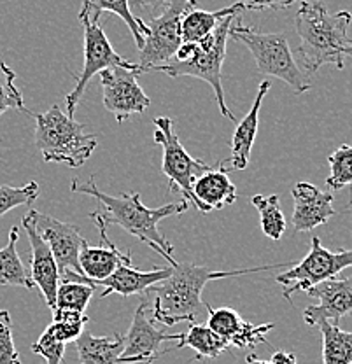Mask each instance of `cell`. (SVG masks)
I'll list each match as a JSON object with an SVG mask.
<instances>
[{
	"instance_id": "41",
	"label": "cell",
	"mask_w": 352,
	"mask_h": 364,
	"mask_svg": "<svg viewBox=\"0 0 352 364\" xmlns=\"http://www.w3.org/2000/svg\"><path fill=\"white\" fill-rule=\"evenodd\" d=\"M351 212H352V210H351Z\"/></svg>"
},
{
	"instance_id": "23",
	"label": "cell",
	"mask_w": 352,
	"mask_h": 364,
	"mask_svg": "<svg viewBox=\"0 0 352 364\" xmlns=\"http://www.w3.org/2000/svg\"><path fill=\"white\" fill-rule=\"evenodd\" d=\"M75 348L81 364H117L123 350V336L119 333L112 336H93L90 331L75 340Z\"/></svg>"
},
{
	"instance_id": "1",
	"label": "cell",
	"mask_w": 352,
	"mask_h": 364,
	"mask_svg": "<svg viewBox=\"0 0 352 364\" xmlns=\"http://www.w3.org/2000/svg\"><path fill=\"white\" fill-rule=\"evenodd\" d=\"M70 191L79 193V195H88L98 202V210L95 212L100 215L102 221L107 226H119L135 238L142 240L144 244L149 245L154 252L160 254L170 263V267H176L177 261L174 257V245L170 244L161 233L160 225L161 219L170 218V215L184 214L188 210L189 202L181 200V202L166 203L164 207L149 208L142 203L141 193H132V195H107L97 188V182L92 176L88 181L82 182L74 177L70 182Z\"/></svg>"
},
{
	"instance_id": "36",
	"label": "cell",
	"mask_w": 352,
	"mask_h": 364,
	"mask_svg": "<svg viewBox=\"0 0 352 364\" xmlns=\"http://www.w3.org/2000/svg\"><path fill=\"white\" fill-rule=\"evenodd\" d=\"M130 4L135 9L149 14L151 18H156L172 4V0H130Z\"/></svg>"
},
{
	"instance_id": "18",
	"label": "cell",
	"mask_w": 352,
	"mask_h": 364,
	"mask_svg": "<svg viewBox=\"0 0 352 364\" xmlns=\"http://www.w3.org/2000/svg\"><path fill=\"white\" fill-rule=\"evenodd\" d=\"M26 237L30 240V247H32V261H30V279H32L33 286H37L43 293V298L46 299L48 306L55 309V298L56 289L60 284V270L56 264L55 257H53L51 249L48 247L46 242L39 237V233L33 228V221L30 212L23 215L21 219Z\"/></svg>"
},
{
	"instance_id": "29",
	"label": "cell",
	"mask_w": 352,
	"mask_h": 364,
	"mask_svg": "<svg viewBox=\"0 0 352 364\" xmlns=\"http://www.w3.org/2000/svg\"><path fill=\"white\" fill-rule=\"evenodd\" d=\"M93 294L95 287L90 286V284L75 282V280H60L58 289H56L55 309L85 314Z\"/></svg>"
},
{
	"instance_id": "9",
	"label": "cell",
	"mask_w": 352,
	"mask_h": 364,
	"mask_svg": "<svg viewBox=\"0 0 352 364\" xmlns=\"http://www.w3.org/2000/svg\"><path fill=\"white\" fill-rule=\"evenodd\" d=\"M346 268H352V250H329L321 244L319 237H312L310 252L300 263H294L293 268L277 275V282L286 286L282 296L291 301V296L294 293H305L312 286L335 279Z\"/></svg>"
},
{
	"instance_id": "33",
	"label": "cell",
	"mask_w": 352,
	"mask_h": 364,
	"mask_svg": "<svg viewBox=\"0 0 352 364\" xmlns=\"http://www.w3.org/2000/svg\"><path fill=\"white\" fill-rule=\"evenodd\" d=\"M0 364H21L20 354L14 347L13 322L7 310H0Z\"/></svg>"
},
{
	"instance_id": "15",
	"label": "cell",
	"mask_w": 352,
	"mask_h": 364,
	"mask_svg": "<svg viewBox=\"0 0 352 364\" xmlns=\"http://www.w3.org/2000/svg\"><path fill=\"white\" fill-rule=\"evenodd\" d=\"M305 293L319 299V305L306 306L304 310V321L306 326L316 328L323 321L338 326L343 317L352 314V277L324 280V282L306 289Z\"/></svg>"
},
{
	"instance_id": "19",
	"label": "cell",
	"mask_w": 352,
	"mask_h": 364,
	"mask_svg": "<svg viewBox=\"0 0 352 364\" xmlns=\"http://www.w3.org/2000/svg\"><path fill=\"white\" fill-rule=\"evenodd\" d=\"M293 228L297 233L312 231L314 228L326 225L335 215L331 193L321 191L310 182H298L293 189Z\"/></svg>"
},
{
	"instance_id": "21",
	"label": "cell",
	"mask_w": 352,
	"mask_h": 364,
	"mask_svg": "<svg viewBox=\"0 0 352 364\" xmlns=\"http://www.w3.org/2000/svg\"><path fill=\"white\" fill-rule=\"evenodd\" d=\"M193 195L198 202V210L207 212L232 205L237 200V189L230 181L228 172L219 163L218 168H209L193 182Z\"/></svg>"
},
{
	"instance_id": "24",
	"label": "cell",
	"mask_w": 352,
	"mask_h": 364,
	"mask_svg": "<svg viewBox=\"0 0 352 364\" xmlns=\"http://www.w3.org/2000/svg\"><path fill=\"white\" fill-rule=\"evenodd\" d=\"M20 238V230L16 226L11 228L9 240L6 247L0 249V286H14L32 289L33 282L30 279V273L26 272L23 261L18 254L16 245Z\"/></svg>"
},
{
	"instance_id": "14",
	"label": "cell",
	"mask_w": 352,
	"mask_h": 364,
	"mask_svg": "<svg viewBox=\"0 0 352 364\" xmlns=\"http://www.w3.org/2000/svg\"><path fill=\"white\" fill-rule=\"evenodd\" d=\"M172 273V267H160L154 268L151 272H141L137 268L132 267V259L121 264L117 270L109 275L104 280H88L86 277L79 275V273L65 270L60 273V280H75V282H85L97 289V286L102 287L100 298H107L109 294H121V296H132L139 293H146L149 287L156 286V284L164 282L169 279Z\"/></svg>"
},
{
	"instance_id": "38",
	"label": "cell",
	"mask_w": 352,
	"mask_h": 364,
	"mask_svg": "<svg viewBox=\"0 0 352 364\" xmlns=\"http://www.w3.org/2000/svg\"><path fill=\"white\" fill-rule=\"evenodd\" d=\"M245 363H247V364H272V361H265V359L258 358L255 352L247 354V358H245Z\"/></svg>"
},
{
	"instance_id": "3",
	"label": "cell",
	"mask_w": 352,
	"mask_h": 364,
	"mask_svg": "<svg viewBox=\"0 0 352 364\" xmlns=\"http://www.w3.org/2000/svg\"><path fill=\"white\" fill-rule=\"evenodd\" d=\"M352 21L349 11L328 13L323 2H306L304 0L294 16V28L300 37L302 65L306 74H316L323 65H335L342 70L343 48L349 44L347 28Z\"/></svg>"
},
{
	"instance_id": "10",
	"label": "cell",
	"mask_w": 352,
	"mask_h": 364,
	"mask_svg": "<svg viewBox=\"0 0 352 364\" xmlns=\"http://www.w3.org/2000/svg\"><path fill=\"white\" fill-rule=\"evenodd\" d=\"M154 142L161 146L164 149V161H161V172L170 182V191L177 189L184 195L186 202H191L198 208L195 195H193V182L198 176L210 168L209 165L202 161V159L193 158L191 154L184 149L181 144L179 136L174 132L172 119L166 116L154 117Z\"/></svg>"
},
{
	"instance_id": "34",
	"label": "cell",
	"mask_w": 352,
	"mask_h": 364,
	"mask_svg": "<svg viewBox=\"0 0 352 364\" xmlns=\"http://www.w3.org/2000/svg\"><path fill=\"white\" fill-rule=\"evenodd\" d=\"M65 347L67 345L56 340L46 328L43 335L39 336V340L32 345V352L43 355L48 364H62L63 355H65Z\"/></svg>"
},
{
	"instance_id": "6",
	"label": "cell",
	"mask_w": 352,
	"mask_h": 364,
	"mask_svg": "<svg viewBox=\"0 0 352 364\" xmlns=\"http://www.w3.org/2000/svg\"><path fill=\"white\" fill-rule=\"evenodd\" d=\"M228 37L242 43L251 51L260 74L281 79L297 95L310 90L309 75L298 67L284 33H263L242 23L235 25L233 21Z\"/></svg>"
},
{
	"instance_id": "31",
	"label": "cell",
	"mask_w": 352,
	"mask_h": 364,
	"mask_svg": "<svg viewBox=\"0 0 352 364\" xmlns=\"http://www.w3.org/2000/svg\"><path fill=\"white\" fill-rule=\"evenodd\" d=\"M14 79H16V72L4 62H0V116L9 109L32 114L25 107L23 93L16 88Z\"/></svg>"
},
{
	"instance_id": "16",
	"label": "cell",
	"mask_w": 352,
	"mask_h": 364,
	"mask_svg": "<svg viewBox=\"0 0 352 364\" xmlns=\"http://www.w3.org/2000/svg\"><path fill=\"white\" fill-rule=\"evenodd\" d=\"M90 219H93L95 226H97L98 233H100V245L93 247L88 242H85L79 252V268H81V275L86 277L88 280H104L109 275H112L117 268L123 263L132 259V252L127 250H119L114 244H111L107 238V225L97 215L95 212L90 214Z\"/></svg>"
},
{
	"instance_id": "30",
	"label": "cell",
	"mask_w": 352,
	"mask_h": 364,
	"mask_svg": "<svg viewBox=\"0 0 352 364\" xmlns=\"http://www.w3.org/2000/svg\"><path fill=\"white\" fill-rule=\"evenodd\" d=\"M331 173L326 179L328 189L338 191L342 188H352V146L342 144L328 158Z\"/></svg>"
},
{
	"instance_id": "13",
	"label": "cell",
	"mask_w": 352,
	"mask_h": 364,
	"mask_svg": "<svg viewBox=\"0 0 352 364\" xmlns=\"http://www.w3.org/2000/svg\"><path fill=\"white\" fill-rule=\"evenodd\" d=\"M30 215H32L33 228L39 233V237L51 249L60 273L72 270L81 275L79 252H81V247L86 242V238L81 237L79 228L69 225V223L58 221V219L51 218L48 214H41L37 210H30Z\"/></svg>"
},
{
	"instance_id": "27",
	"label": "cell",
	"mask_w": 352,
	"mask_h": 364,
	"mask_svg": "<svg viewBox=\"0 0 352 364\" xmlns=\"http://www.w3.org/2000/svg\"><path fill=\"white\" fill-rule=\"evenodd\" d=\"M316 328L323 335V364H351L352 333L328 321L319 322Z\"/></svg>"
},
{
	"instance_id": "11",
	"label": "cell",
	"mask_w": 352,
	"mask_h": 364,
	"mask_svg": "<svg viewBox=\"0 0 352 364\" xmlns=\"http://www.w3.org/2000/svg\"><path fill=\"white\" fill-rule=\"evenodd\" d=\"M147 312V301H142L135 310L130 329L123 336V350L117 364H153L165 352L161 345L181 340V333L170 335L165 329H158Z\"/></svg>"
},
{
	"instance_id": "28",
	"label": "cell",
	"mask_w": 352,
	"mask_h": 364,
	"mask_svg": "<svg viewBox=\"0 0 352 364\" xmlns=\"http://www.w3.org/2000/svg\"><path fill=\"white\" fill-rule=\"evenodd\" d=\"M251 203L255 205L260 214V225L265 237L270 240H281L286 231V218L281 210V198L279 195H255Z\"/></svg>"
},
{
	"instance_id": "5",
	"label": "cell",
	"mask_w": 352,
	"mask_h": 364,
	"mask_svg": "<svg viewBox=\"0 0 352 364\" xmlns=\"http://www.w3.org/2000/svg\"><path fill=\"white\" fill-rule=\"evenodd\" d=\"M33 117L37 121L36 147L46 163H65L70 168H79L97 149V135L62 112L58 105L33 114Z\"/></svg>"
},
{
	"instance_id": "37",
	"label": "cell",
	"mask_w": 352,
	"mask_h": 364,
	"mask_svg": "<svg viewBox=\"0 0 352 364\" xmlns=\"http://www.w3.org/2000/svg\"><path fill=\"white\" fill-rule=\"evenodd\" d=\"M270 361H272V364H298L297 355L291 354V352H284V350H275Z\"/></svg>"
},
{
	"instance_id": "4",
	"label": "cell",
	"mask_w": 352,
	"mask_h": 364,
	"mask_svg": "<svg viewBox=\"0 0 352 364\" xmlns=\"http://www.w3.org/2000/svg\"><path fill=\"white\" fill-rule=\"evenodd\" d=\"M237 16H226L225 20L219 21V25L202 39L200 43L186 44L183 43L177 49L172 62L164 63V65L151 67L147 72H164L170 77H181V75H189L206 81L207 85L214 90L215 102L219 105V111L230 121H235V116L230 112L228 105L225 102V91L221 85V70L223 62L226 56V44H228L230 26L233 25Z\"/></svg>"
},
{
	"instance_id": "26",
	"label": "cell",
	"mask_w": 352,
	"mask_h": 364,
	"mask_svg": "<svg viewBox=\"0 0 352 364\" xmlns=\"http://www.w3.org/2000/svg\"><path fill=\"white\" fill-rule=\"evenodd\" d=\"M184 347L193 348V350L196 352V359H214L218 358L219 354L228 350L230 343L225 338L215 335V333L207 328L206 324H191L186 333H181V340L177 341V345L172 350Z\"/></svg>"
},
{
	"instance_id": "12",
	"label": "cell",
	"mask_w": 352,
	"mask_h": 364,
	"mask_svg": "<svg viewBox=\"0 0 352 364\" xmlns=\"http://www.w3.org/2000/svg\"><path fill=\"white\" fill-rule=\"evenodd\" d=\"M139 70L112 67L100 72L104 105L117 123H123L134 114H142L151 105V98L137 82Z\"/></svg>"
},
{
	"instance_id": "7",
	"label": "cell",
	"mask_w": 352,
	"mask_h": 364,
	"mask_svg": "<svg viewBox=\"0 0 352 364\" xmlns=\"http://www.w3.org/2000/svg\"><path fill=\"white\" fill-rule=\"evenodd\" d=\"M198 7V0H172L169 7L156 18L146 23L144 46L139 49V74L151 67L172 62L177 49L183 44L181 21L191 9Z\"/></svg>"
},
{
	"instance_id": "17",
	"label": "cell",
	"mask_w": 352,
	"mask_h": 364,
	"mask_svg": "<svg viewBox=\"0 0 352 364\" xmlns=\"http://www.w3.org/2000/svg\"><path fill=\"white\" fill-rule=\"evenodd\" d=\"M206 326L228 341L230 347L237 348H255L263 341L267 343V335L275 328V324H251L230 306H221V309L210 306Z\"/></svg>"
},
{
	"instance_id": "39",
	"label": "cell",
	"mask_w": 352,
	"mask_h": 364,
	"mask_svg": "<svg viewBox=\"0 0 352 364\" xmlns=\"http://www.w3.org/2000/svg\"><path fill=\"white\" fill-rule=\"evenodd\" d=\"M342 53H343V56H351V58H352V43L347 44L346 48H343Z\"/></svg>"
},
{
	"instance_id": "20",
	"label": "cell",
	"mask_w": 352,
	"mask_h": 364,
	"mask_svg": "<svg viewBox=\"0 0 352 364\" xmlns=\"http://www.w3.org/2000/svg\"><path fill=\"white\" fill-rule=\"evenodd\" d=\"M270 81L261 82L251 111L245 114L244 119H242L240 123L237 124V128H235L232 136V153H230V158L226 159V161L221 163V166L226 168V172H230V170L247 168L249 154H251L252 146H255L256 134H258L261 104H263V98L267 97V93L270 91Z\"/></svg>"
},
{
	"instance_id": "8",
	"label": "cell",
	"mask_w": 352,
	"mask_h": 364,
	"mask_svg": "<svg viewBox=\"0 0 352 364\" xmlns=\"http://www.w3.org/2000/svg\"><path fill=\"white\" fill-rule=\"evenodd\" d=\"M79 21H81L82 30H85V67H82L81 74L74 75L75 77V88L67 93V116L74 117L78 104L81 98L85 97V91L88 88L90 79L95 74H100L102 70H107L112 67H124L130 70H139L137 63L127 62L123 56H119L112 48L111 41L105 36L104 28H102L100 21L92 20L85 11H79ZM141 75V74H139Z\"/></svg>"
},
{
	"instance_id": "40",
	"label": "cell",
	"mask_w": 352,
	"mask_h": 364,
	"mask_svg": "<svg viewBox=\"0 0 352 364\" xmlns=\"http://www.w3.org/2000/svg\"><path fill=\"white\" fill-rule=\"evenodd\" d=\"M351 364H352V361H351Z\"/></svg>"
},
{
	"instance_id": "22",
	"label": "cell",
	"mask_w": 352,
	"mask_h": 364,
	"mask_svg": "<svg viewBox=\"0 0 352 364\" xmlns=\"http://www.w3.org/2000/svg\"><path fill=\"white\" fill-rule=\"evenodd\" d=\"M242 11H244V7L238 2L230 7H225V9L212 11V13L198 9V7L191 9L181 21V39L186 44L200 43L219 25V21L225 20L226 16H237Z\"/></svg>"
},
{
	"instance_id": "35",
	"label": "cell",
	"mask_w": 352,
	"mask_h": 364,
	"mask_svg": "<svg viewBox=\"0 0 352 364\" xmlns=\"http://www.w3.org/2000/svg\"><path fill=\"white\" fill-rule=\"evenodd\" d=\"M244 9L251 11H282L293 6L297 0H237Z\"/></svg>"
},
{
	"instance_id": "2",
	"label": "cell",
	"mask_w": 352,
	"mask_h": 364,
	"mask_svg": "<svg viewBox=\"0 0 352 364\" xmlns=\"http://www.w3.org/2000/svg\"><path fill=\"white\" fill-rule=\"evenodd\" d=\"M289 263L265 264V267L244 268V270L212 272L207 267H196L189 263H177L172 267L169 279L156 286L149 287L146 296H153V318L164 326H176L179 322L200 324L203 317L209 316V303H203V287L215 279H228V277L249 275L275 270Z\"/></svg>"
},
{
	"instance_id": "25",
	"label": "cell",
	"mask_w": 352,
	"mask_h": 364,
	"mask_svg": "<svg viewBox=\"0 0 352 364\" xmlns=\"http://www.w3.org/2000/svg\"><path fill=\"white\" fill-rule=\"evenodd\" d=\"M81 9L88 14L92 20H100V13L109 11V13L117 14L127 26L130 28L132 36H134L137 49L144 46V33H146V23L141 16L132 13L130 0H82Z\"/></svg>"
},
{
	"instance_id": "32",
	"label": "cell",
	"mask_w": 352,
	"mask_h": 364,
	"mask_svg": "<svg viewBox=\"0 0 352 364\" xmlns=\"http://www.w3.org/2000/svg\"><path fill=\"white\" fill-rule=\"evenodd\" d=\"M37 196H39V184L36 181L28 182L21 188L0 186V218L13 208L36 202Z\"/></svg>"
}]
</instances>
